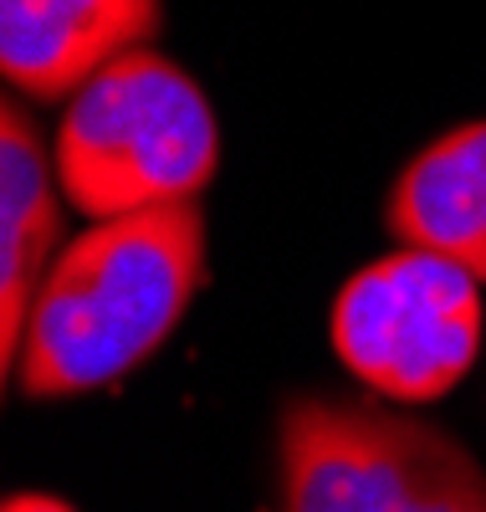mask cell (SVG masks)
<instances>
[{
	"label": "cell",
	"mask_w": 486,
	"mask_h": 512,
	"mask_svg": "<svg viewBox=\"0 0 486 512\" xmlns=\"http://www.w3.org/2000/svg\"><path fill=\"white\" fill-rule=\"evenodd\" d=\"M164 0H0V72L36 103L72 98L113 57L149 47Z\"/></svg>",
	"instance_id": "obj_5"
},
{
	"label": "cell",
	"mask_w": 486,
	"mask_h": 512,
	"mask_svg": "<svg viewBox=\"0 0 486 512\" xmlns=\"http://www.w3.org/2000/svg\"><path fill=\"white\" fill-rule=\"evenodd\" d=\"M200 282V200L134 210L72 236L26 318V344L16 359L21 390L36 400H62L123 379L174 333Z\"/></svg>",
	"instance_id": "obj_1"
},
{
	"label": "cell",
	"mask_w": 486,
	"mask_h": 512,
	"mask_svg": "<svg viewBox=\"0 0 486 512\" xmlns=\"http://www.w3.org/2000/svg\"><path fill=\"white\" fill-rule=\"evenodd\" d=\"M389 231L400 246H425L486 282V118L425 144L389 190Z\"/></svg>",
	"instance_id": "obj_7"
},
{
	"label": "cell",
	"mask_w": 486,
	"mask_h": 512,
	"mask_svg": "<svg viewBox=\"0 0 486 512\" xmlns=\"http://www.w3.org/2000/svg\"><path fill=\"white\" fill-rule=\"evenodd\" d=\"M6 512H72V507L57 502V497H41V492H16L6 502Z\"/></svg>",
	"instance_id": "obj_8"
},
{
	"label": "cell",
	"mask_w": 486,
	"mask_h": 512,
	"mask_svg": "<svg viewBox=\"0 0 486 512\" xmlns=\"http://www.w3.org/2000/svg\"><path fill=\"white\" fill-rule=\"evenodd\" d=\"M282 512H486L461 441L384 405L297 395L277 420Z\"/></svg>",
	"instance_id": "obj_3"
},
{
	"label": "cell",
	"mask_w": 486,
	"mask_h": 512,
	"mask_svg": "<svg viewBox=\"0 0 486 512\" xmlns=\"http://www.w3.org/2000/svg\"><path fill=\"white\" fill-rule=\"evenodd\" d=\"M57 154H47L41 128L21 103L0 108V354L16 369L26 344V318L47 282L62 241V205L52 190Z\"/></svg>",
	"instance_id": "obj_6"
},
{
	"label": "cell",
	"mask_w": 486,
	"mask_h": 512,
	"mask_svg": "<svg viewBox=\"0 0 486 512\" xmlns=\"http://www.w3.org/2000/svg\"><path fill=\"white\" fill-rule=\"evenodd\" d=\"M333 349L348 374L389 400H440L481 349L476 277L440 251L400 246L338 292Z\"/></svg>",
	"instance_id": "obj_4"
},
{
	"label": "cell",
	"mask_w": 486,
	"mask_h": 512,
	"mask_svg": "<svg viewBox=\"0 0 486 512\" xmlns=\"http://www.w3.org/2000/svg\"><path fill=\"white\" fill-rule=\"evenodd\" d=\"M57 185L93 221L200 200L220 164V134L200 82L134 47L67 98L57 128Z\"/></svg>",
	"instance_id": "obj_2"
}]
</instances>
